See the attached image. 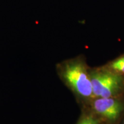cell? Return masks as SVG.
Instances as JSON below:
<instances>
[{
	"label": "cell",
	"mask_w": 124,
	"mask_h": 124,
	"mask_svg": "<svg viewBox=\"0 0 124 124\" xmlns=\"http://www.w3.org/2000/svg\"><path fill=\"white\" fill-rule=\"evenodd\" d=\"M58 72L62 79L78 95L84 98L93 95L90 75L83 62L67 60L59 65Z\"/></svg>",
	"instance_id": "6da1fadb"
},
{
	"label": "cell",
	"mask_w": 124,
	"mask_h": 124,
	"mask_svg": "<svg viewBox=\"0 0 124 124\" xmlns=\"http://www.w3.org/2000/svg\"><path fill=\"white\" fill-rule=\"evenodd\" d=\"M93 94L98 98L111 97L120 90L122 79L110 70H99L90 74Z\"/></svg>",
	"instance_id": "7a4b0ae2"
},
{
	"label": "cell",
	"mask_w": 124,
	"mask_h": 124,
	"mask_svg": "<svg viewBox=\"0 0 124 124\" xmlns=\"http://www.w3.org/2000/svg\"><path fill=\"white\" fill-rule=\"evenodd\" d=\"M78 124H98V121L93 117L88 116L83 118Z\"/></svg>",
	"instance_id": "5b68a950"
},
{
	"label": "cell",
	"mask_w": 124,
	"mask_h": 124,
	"mask_svg": "<svg viewBox=\"0 0 124 124\" xmlns=\"http://www.w3.org/2000/svg\"><path fill=\"white\" fill-rule=\"evenodd\" d=\"M93 107L97 113L110 121L116 120L122 110L121 102L111 97L99 98L94 102Z\"/></svg>",
	"instance_id": "3957f363"
},
{
	"label": "cell",
	"mask_w": 124,
	"mask_h": 124,
	"mask_svg": "<svg viewBox=\"0 0 124 124\" xmlns=\"http://www.w3.org/2000/svg\"></svg>",
	"instance_id": "8992f818"
},
{
	"label": "cell",
	"mask_w": 124,
	"mask_h": 124,
	"mask_svg": "<svg viewBox=\"0 0 124 124\" xmlns=\"http://www.w3.org/2000/svg\"><path fill=\"white\" fill-rule=\"evenodd\" d=\"M108 67L115 73L124 74V55L111 62Z\"/></svg>",
	"instance_id": "277c9868"
}]
</instances>
